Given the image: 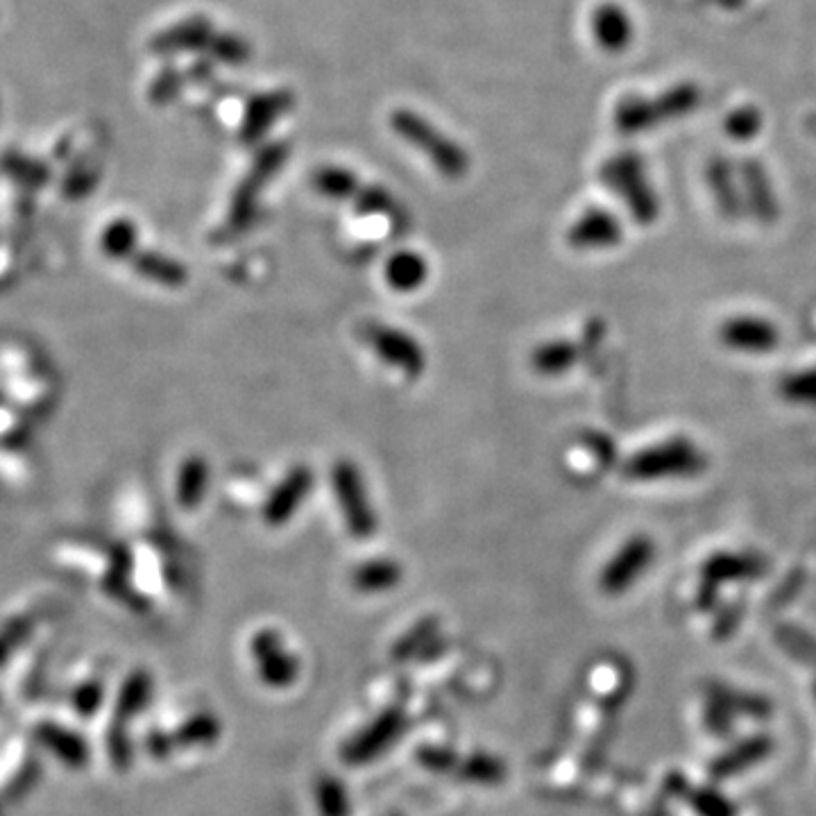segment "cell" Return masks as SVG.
<instances>
[{
    "mask_svg": "<svg viewBox=\"0 0 816 816\" xmlns=\"http://www.w3.org/2000/svg\"><path fill=\"white\" fill-rule=\"evenodd\" d=\"M389 123L391 130L432 161V166L443 178L460 180L467 176L469 170L467 152L460 148V144L441 133L432 120L409 107H400L389 116Z\"/></svg>",
    "mask_w": 816,
    "mask_h": 816,
    "instance_id": "6da1fadb",
    "label": "cell"
},
{
    "mask_svg": "<svg viewBox=\"0 0 816 816\" xmlns=\"http://www.w3.org/2000/svg\"><path fill=\"white\" fill-rule=\"evenodd\" d=\"M706 469V456L690 438H669L642 449L626 463V477L635 481L690 479Z\"/></svg>",
    "mask_w": 816,
    "mask_h": 816,
    "instance_id": "7a4b0ae2",
    "label": "cell"
},
{
    "mask_svg": "<svg viewBox=\"0 0 816 816\" xmlns=\"http://www.w3.org/2000/svg\"><path fill=\"white\" fill-rule=\"evenodd\" d=\"M288 155V148L284 144H273L256 155V161L241 180V184L234 189L227 219H225V232L230 236H239L245 230L252 227L256 219V209H259L262 193L268 187V182L279 173Z\"/></svg>",
    "mask_w": 816,
    "mask_h": 816,
    "instance_id": "3957f363",
    "label": "cell"
},
{
    "mask_svg": "<svg viewBox=\"0 0 816 816\" xmlns=\"http://www.w3.org/2000/svg\"><path fill=\"white\" fill-rule=\"evenodd\" d=\"M331 488L348 533L357 540L372 538L379 524L361 467L350 458L336 460L331 467Z\"/></svg>",
    "mask_w": 816,
    "mask_h": 816,
    "instance_id": "277c9868",
    "label": "cell"
},
{
    "mask_svg": "<svg viewBox=\"0 0 816 816\" xmlns=\"http://www.w3.org/2000/svg\"><path fill=\"white\" fill-rule=\"evenodd\" d=\"M247 651L254 663L256 676L271 690H288V687L299 680V674H303V663L286 647L284 635L277 628L256 630L247 642Z\"/></svg>",
    "mask_w": 816,
    "mask_h": 816,
    "instance_id": "5b68a950",
    "label": "cell"
},
{
    "mask_svg": "<svg viewBox=\"0 0 816 816\" xmlns=\"http://www.w3.org/2000/svg\"><path fill=\"white\" fill-rule=\"evenodd\" d=\"M363 336L368 348L383 365L402 372L409 379H417L424 374L426 352L422 348V342L409 331L393 325L372 322L365 327Z\"/></svg>",
    "mask_w": 816,
    "mask_h": 816,
    "instance_id": "8992f818",
    "label": "cell"
},
{
    "mask_svg": "<svg viewBox=\"0 0 816 816\" xmlns=\"http://www.w3.org/2000/svg\"><path fill=\"white\" fill-rule=\"evenodd\" d=\"M404 725L406 719L402 710L391 708L381 712L365 728H361L354 738H350L346 746H342V760L352 766L370 764L393 746V742L404 733Z\"/></svg>",
    "mask_w": 816,
    "mask_h": 816,
    "instance_id": "52a82bcc",
    "label": "cell"
},
{
    "mask_svg": "<svg viewBox=\"0 0 816 816\" xmlns=\"http://www.w3.org/2000/svg\"><path fill=\"white\" fill-rule=\"evenodd\" d=\"M316 486L314 469L307 465H295L288 469L284 479L273 488V492L266 497L262 518L271 529H279L286 522H290L297 510L309 499L311 490Z\"/></svg>",
    "mask_w": 816,
    "mask_h": 816,
    "instance_id": "ba28073f",
    "label": "cell"
},
{
    "mask_svg": "<svg viewBox=\"0 0 816 816\" xmlns=\"http://www.w3.org/2000/svg\"><path fill=\"white\" fill-rule=\"evenodd\" d=\"M604 178L606 184L626 198V204L639 223L656 221V195L647 187V180H644L637 157H619L611 161V166L604 170Z\"/></svg>",
    "mask_w": 816,
    "mask_h": 816,
    "instance_id": "9c48e42d",
    "label": "cell"
},
{
    "mask_svg": "<svg viewBox=\"0 0 816 816\" xmlns=\"http://www.w3.org/2000/svg\"><path fill=\"white\" fill-rule=\"evenodd\" d=\"M719 340L728 350L744 354H769L778 348V327L760 316H735L719 327Z\"/></svg>",
    "mask_w": 816,
    "mask_h": 816,
    "instance_id": "30bf717a",
    "label": "cell"
},
{
    "mask_svg": "<svg viewBox=\"0 0 816 816\" xmlns=\"http://www.w3.org/2000/svg\"><path fill=\"white\" fill-rule=\"evenodd\" d=\"M654 555V542L647 536L628 538L622 549L611 558L606 570L601 572V585L608 592L626 590L644 570L649 568Z\"/></svg>",
    "mask_w": 816,
    "mask_h": 816,
    "instance_id": "8fae6325",
    "label": "cell"
},
{
    "mask_svg": "<svg viewBox=\"0 0 816 816\" xmlns=\"http://www.w3.org/2000/svg\"><path fill=\"white\" fill-rule=\"evenodd\" d=\"M213 34L216 32H213V25L206 17H191L157 32L150 41V51L159 55L193 53L200 49H209Z\"/></svg>",
    "mask_w": 816,
    "mask_h": 816,
    "instance_id": "7c38bea8",
    "label": "cell"
},
{
    "mask_svg": "<svg viewBox=\"0 0 816 816\" xmlns=\"http://www.w3.org/2000/svg\"><path fill=\"white\" fill-rule=\"evenodd\" d=\"M568 241L574 250H606L622 241V225L606 209H590L570 227Z\"/></svg>",
    "mask_w": 816,
    "mask_h": 816,
    "instance_id": "4fadbf2b",
    "label": "cell"
},
{
    "mask_svg": "<svg viewBox=\"0 0 816 816\" xmlns=\"http://www.w3.org/2000/svg\"><path fill=\"white\" fill-rule=\"evenodd\" d=\"M290 105H293V96L288 92H271V94L254 96L243 112L241 139L245 144H256L259 139H264L271 127L288 112Z\"/></svg>",
    "mask_w": 816,
    "mask_h": 816,
    "instance_id": "5bb4252c",
    "label": "cell"
},
{
    "mask_svg": "<svg viewBox=\"0 0 816 816\" xmlns=\"http://www.w3.org/2000/svg\"><path fill=\"white\" fill-rule=\"evenodd\" d=\"M127 264L133 266V271L141 279L150 282V284H157V286L180 288L189 282V268L182 262L173 259V256H168V254L157 252V250L139 247V252Z\"/></svg>",
    "mask_w": 816,
    "mask_h": 816,
    "instance_id": "9a60e30c",
    "label": "cell"
},
{
    "mask_svg": "<svg viewBox=\"0 0 816 816\" xmlns=\"http://www.w3.org/2000/svg\"><path fill=\"white\" fill-rule=\"evenodd\" d=\"M428 262L422 252L398 250L383 266V277L395 293H415L428 279Z\"/></svg>",
    "mask_w": 816,
    "mask_h": 816,
    "instance_id": "2e32d148",
    "label": "cell"
},
{
    "mask_svg": "<svg viewBox=\"0 0 816 816\" xmlns=\"http://www.w3.org/2000/svg\"><path fill=\"white\" fill-rule=\"evenodd\" d=\"M209 484H211L209 460L202 454L187 456L180 463L178 477H176V499H178L180 508H184V510L200 508L202 501L206 499Z\"/></svg>",
    "mask_w": 816,
    "mask_h": 816,
    "instance_id": "e0dca14e",
    "label": "cell"
},
{
    "mask_svg": "<svg viewBox=\"0 0 816 816\" xmlns=\"http://www.w3.org/2000/svg\"><path fill=\"white\" fill-rule=\"evenodd\" d=\"M404 579V568L395 558H368L352 570V585L361 594H383L395 590Z\"/></svg>",
    "mask_w": 816,
    "mask_h": 816,
    "instance_id": "ac0fdd59",
    "label": "cell"
},
{
    "mask_svg": "<svg viewBox=\"0 0 816 816\" xmlns=\"http://www.w3.org/2000/svg\"><path fill=\"white\" fill-rule=\"evenodd\" d=\"M139 236H141L139 234V225L133 219L120 216V219L109 221L100 230L98 247L107 256V259L127 264L139 252V247H141Z\"/></svg>",
    "mask_w": 816,
    "mask_h": 816,
    "instance_id": "d6986e66",
    "label": "cell"
},
{
    "mask_svg": "<svg viewBox=\"0 0 816 816\" xmlns=\"http://www.w3.org/2000/svg\"><path fill=\"white\" fill-rule=\"evenodd\" d=\"M0 168L3 173L21 189V191H39L49 187L53 170L46 161L34 159L25 152H17V150H8L0 159Z\"/></svg>",
    "mask_w": 816,
    "mask_h": 816,
    "instance_id": "ffe728a7",
    "label": "cell"
},
{
    "mask_svg": "<svg viewBox=\"0 0 816 816\" xmlns=\"http://www.w3.org/2000/svg\"><path fill=\"white\" fill-rule=\"evenodd\" d=\"M155 695V682L152 676L144 669L133 671L120 685V692L116 699V714L120 721H130L137 714H141Z\"/></svg>",
    "mask_w": 816,
    "mask_h": 816,
    "instance_id": "44dd1931",
    "label": "cell"
},
{
    "mask_svg": "<svg viewBox=\"0 0 816 816\" xmlns=\"http://www.w3.org/2000/svg\"><path fill=\"white\" fill-rule=\"evenodd\" d=\"M576 359H579V348L574 346V342L555 338V340L540 342L531 354V365L538 374L558 377V374L568 372L570 368H574Z\"/></svg>",
    "mask_w": 816,
    "mask_h": 816,
    "instance_id": "7402d4cb",
    "label": "cell"
},
{
    "mask_svg": "<svg viewBox=\"0 0 816 816\" xmlns=\"http://www.w3.org/2000/svg\"><path fill=\"white\" fill-rule=\"evenodd\" d=\"M221 735H223V723L216 714L195 712L180 723L178 733H176V742H178V749H204V746L216 744Z\"/></svg>",
    "mask_w": 816,
    "mask_h": 816,
    "instance_id": "603a6c76",
    "label": "cell"
},
{
    "mask_svg": "<svg viewBox=\"0 0 816 816\" xmlns=\"http://www.w3.org/2000/svg\"><path fill=\"white\" fill-rule=\"evenodd\" d=\"M314 187L320 195L336 200V202H346V200H354L357 193L361 191L363 182L357 178L354 170L342 168V166H320L314 173Z\"/></svg>",
    "mask_w": 816,
    "mask_h": 816,
    "instance_id": "cb8c5ba5",
    "label": "cell"
},
{
    "mask_svg": "<svg viewBox=\"0 0 816 816\" xmlns=\"http://www.w3.org/2000/svg\"><path fill=\"white\" fill-rule=\"evenodd\" d=\"M352 202H354L357 213H361V216H385L395 223L398 230H402V225L406 223L402 206L398 204L393 193L383 187L363 184Z\"/></svg>",
    "mask_w": 816,
    "mask_h": 816,
    "instance_id": "d4e9b609",
    "label": "cell"
},
{
    "mask_svg": "<svg viewBox=\"0 0 816 816\" xmlns=\"http://www.w3.org/2000/svg\"><path fill=\"white\" fill-rule=\"evenodd\" d=\"M98 176H100V161L92 152H80L68 163V170L64 173L62 195L68 200H77L82 195H87L96 187Z\"/></svg>",
    "mask_w": 816,
    "mask_h": 816,
    "instance_id": "484cf974",
    "label": "cell"
},
{
    "mask_svg": "<svg viewBox=\"0 0 816 816\" xmlns=\"http://www.w3.org/2000/svg\"><path fill=\"white\" fill-rule=\"evenodd\" d=\"M41 740L46 742V746L66 764L73 769H80L87 764L89 760V749L87 742H84L77 733H71V730H64L60 725H49L41 730Z\"/></svg>",
    "mask_w": 816,
    "mask_h": 816,
    "instance_id": "4316f807",
    "label": "cell"
},
{
    "mask_svg": "<svg viewBox=\"0 0 816 816\" xmlns=\"http://www.w3.org/2000/svg\"><path fill=\"white\" fill-rule=\"evenodd\" d=\"M458 776L465 783L481 785V787H495L501 785L506 778V766L501 760H497L490 753H471L458 762Z\"/></svg>",
    "mask_w": 816,
    "mask_h": 816,
    "instance_id": "83f0119b",
    "label": "cell"
},
{
    "mask_svg": "<svg viewBox=\"0 0 816 816\" xmlns=\"http://www.w3.org/2000/svg\"><path fill=\"white\" fill-rule=\"evenodd\" d=\"M592 30L596 41H601L606 49H622L630 39V23L628 17L613 6H606L594 12Z\"/></svg>",
    "mask_w": 816,
    "mask_h": 816,
    "instance_id": "f1b7e54d",
    "label": "cell"
},
{
    "mask_svg": "<svg viewBox=\"0 0 816 816\" xmlns=\"http://www.w3.org/2000/svg\"><path fill=\"white\" fill-rule=\"evenodd\" d=\"M316 807L320 816H350L352 801L348 787L342 785L336 776H320L314 785Z\"/></svg>",
    "mask_w": 816,
    "mask_h": 816,
    "instance_id": "f546056e",
    "label": "cell"
},
{
    "mask_svg": "<svg viewBox=\"0 0 816 816\" xmlns=\"http://www.w3.org/2000/svg\"><path fill=\"white\" fill-rule=\"evenodd\" d=\"M436 630H438V619H434V617L422 619L420 624H415L409 633H404V635L395 642V647H393V658H395V660H406V658L415 656V654H417V649H420V647H424V644L436 635Z\"/></svg>",
    "mask_w": 816,
    "mask_h": 816,
    "instance_id": "4dcf8cb0",
    "label": "cell"
},
{
    "mask_svg": "<svg viewBox=\"0 0 816 816\" xmlns=\"http://www.w3.org/2000/svg\"><path fill=\"white\" fill-rule=\"evenodd\" d=\"M209 51L213 53V57L225 64H243L250 60V46L241 36L230 34V32L213 34Z\"/></svg>",
    "mask_w": 816,
    "mask_h": 816,
    "instance_id": "1f68e13d",
    "label": "cell"
},
{
    "mask_svg": "<svg viewBox=\"0 0 816 816\" xmlns=\"http://www.w3.org/2000/svg\"><path fill=\"white\" fill-rule=\"evenodd\" d=\"M783 395L794 404L816 406V370L798 372L785 379Z\"/></svg>",
    "mask_w": 816,
    "mask_h": 816,
    "instance_id": "d6a6232c",
    "label": "cell"
},
{
    "mask_svg": "<svg viewBox=\"0 0 816 816\" xmlns=\"http://www.w3.org/2000/svg\"><path fill=\"white\" fill-rule=\"evenodd\" d=\"M180 84H182V73H176L173 68H166L161 71L148 87V98L150 103L155 105H166L173 100L180 92Z\"/></svg>",
    "mask_w": 816,
    "mask_h": 816,
    "instance_id": "836d02e7",
    "label": "cell"
},
{
    "mask_svg": "<svg viewBox=\"0 0 816 816\" xmlns=\"http://www.w3.org/2000/svg\"><path fill=\"white\" fill-rule=\"evenodd\" d=\"M415 757H417V762L424 769L434 771V773H447V771L456 769L458 762H460L458 755L452 749L438 746V744L436 746H422V749H417Z\"/></svg>",
    "mask_w": 816,
    "mask_h": 816,
    "instance_id": "e575fe53",
    "label": "cell"
},
{
    "mask_svg": "<svg viewBox=\"0 0 816 816\" xmlns=\"http://www.w3.org/2000/svg\"><path fill=\"white\" fill-rule=\"evenodd\" d=\"M103 699H105V690L103 685L98 680H89L84 682L80 690L75 692V710L84 717H92L98 712V708L103 706Z\"/></svg>",
    "mask_w": 816,
    "mask_h": 816,
    "instance_id": "d590c367",
    "label": "cell"
},
{
    "mask_svg": "<svg viewBox=\"0 0 816 816\" xmlns=\"http://www.w3.org/2000/svg\"><path fill=\"white\" fill-rule=\"evenodd\" d=\"M146 749L152 757L163 760V757L173 755V751L178 749V742H176V735H168L163 733V730H150L148 740H146Z\"/></svg>",
    "mask_w": 816,
    "mask_h": 816,
    "instance_id": "8d00e7d4",
    "label": "cell"
},
{
    "mask_svg": "<svg viewBox=\"0 0 816 816\" xmlns=\"http://www.w3.org/2000/svg\"><path fill=\"white\" fill-rule=\"evenodd\" d=\"M755 130H757V116L751 109L740 112L728 120V133H733L735 137H751Z\"/></svg>",
    "mask_w": 816,
    "mask_h": 816,
    "instance_id": "74e56055",
    "label": "cell"
}]
</instances>
